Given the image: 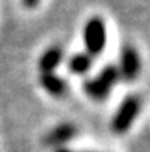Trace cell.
<instances>
[{
	"mask_svg": "<svg viewBox=\"0 0 150 152\" xmlns=\"http://www.w3.org/2000/svg\"><path fill=\"white\" fill-rule=\"evenodd\" d=\"M120 80L121 78H120V72H118L117 65L109 63L95 77L87 78L83 85V88H84L86 95L89 98H92L95 102H103L110 95L112 88L115 86Z\"/></svg>",
	"mask_w": 150,
	"mask_h": 152,
	"instance_id": "cell-1",
	"label": "cell"
},
{
	"mask_svg": "<svg viewBox=\"0 0 150 152\" xmlns=\"http://www.w3.org/2000/svg\"><path fill=\"white\" fill-rule=\"evenodd\" d=\"M83 42L86 52L93 58L104 51L106 42H107V31H106V23L101 17L95 15L86 22L83 28Z\"/></svg>",
	"mask_w": 150,
	"mask_h": 152,
	"instance_id": "cell-2",
	"label": "cell"
},
{
	"mask_svg": "<svg viewBox=\"0 0 150 152\" xmlns=\"http://www.w3.org/2000/svg\"><path fill=\"white\" fill-rule=\"evenodd\" d=\"M141 111V100L136 95H127L124 100L121 102L120 108L117 109L115 115L112 117L110 121V129L113 134H126L130 128L133 121L136 120L138 114Z\"/></svg>",
	"mask_w": 150,
	"mask_h": 152,
	"instance_id": "cell-3",
	"label": "cell"
},
{
	"mask_svg": "<svg viewBox=\"0 0 150 152\" xmlns=\"http://www.w3.org/2000/svg\"><path fill=\"white\" fill-rule=\"evenodd\" d=\"M117 68H118L121 80H124L127 83L135 82V78L138 77L139 71H141V60H139L138 51L132 45H124L121 48L120 65Z\"/></svg>",
	"mask_w": 150,
	"mask_h": 152,
	"instance_id": "cell-4",
	"label": "cell"
},
{
	"mask_svg": "<svg viewBox=\"0 0 150 152\" xmlns=\"http://www.w3.org/2000/svg\"><path fill=\"white\" fill-rule=\"evenodd\" d=\"M77 134H78V129L75 124L60 123L46 132V135L43 137V143H45V146H49V148H61L67 145V141L75 138Z\"/></svg>",
	"mask_w": 150,
	"mask_h": 152,
	"instance_id": "cell-5",
	"label": "cell"
},
{
	"mask_svg": "<svg viewBox=\"0 0 150 152\" xmlns=\"http://www.w3.org/2000/svg\"><path fill=\"white\" fill-rule=\"evenodd\" d=\"M63 48L54 45V46H49L38 58V69L41 74L45 72H55V69L60 66V63L63 61Z\"/></svg>",
	"mask_w": 150,
	"mask_h": 152,
	"instance_id": "cell-6",
	"label": "cell"
},
{
	"mask_svg": "<svg viewBox=\"0 0 150 152\" xmlns=\"http://www.w3.org/2000/svg\"><path fill=\"white\" fill-rule=\"evenodd\" d=\"M40 85L45 91L52 97H64L67 94V83L55 72L40 74Z\"/></svg>",
	"mask_w": 150,
	"mask_h": 152,
	"instance_id": "cell-7",
	"label": "cell"
},
{
	"mask_svg": "<svg viewBox=\"0 0 150 152\" xmlns=\"http://www.w3.org/2000/svg\"><path fill=\"white\" fill-rule=\"evenodd\" d=\"M93 66V57H91L87 52H75V54L69 58L67 68L72 74L75 75H84L87 74Z\"/></svg>",
	"mask_w": 150,
	"mask_h": 152,
	"instance_id": "cell-8",
	"label": "cell"
},
{
	"mask_svg": "<svg viewBox=\"0 0 150 152\" xmlns=\"http://www.w3.org/2000/svg\"><path fill=\"white\" fill-rule=\"evenodd\" d=\"M38 2H40V0H23V5L26 8H35L38 5Z\"/></svg>",
	"mask_w": 150,
	"mask_h": 152,
	"instance_id": "cell-9",
	"label": "cell"
},
{
	"mask_svg": "<svg viewBox=\"0 0 150 152\" xmlns=\"http://www.w3.org/2000/svg\"><path fill=\"white\" fill-rule=\"evenodd\" d=\"M54 152H75V151L69 149L67 146H61V148H55V151H54Z\"/></svg>",
	"mask_w": 150,
	"mask_h": 152,
	"instance_id": "cell-10",
	"label": "cell"
}]
</instances>
